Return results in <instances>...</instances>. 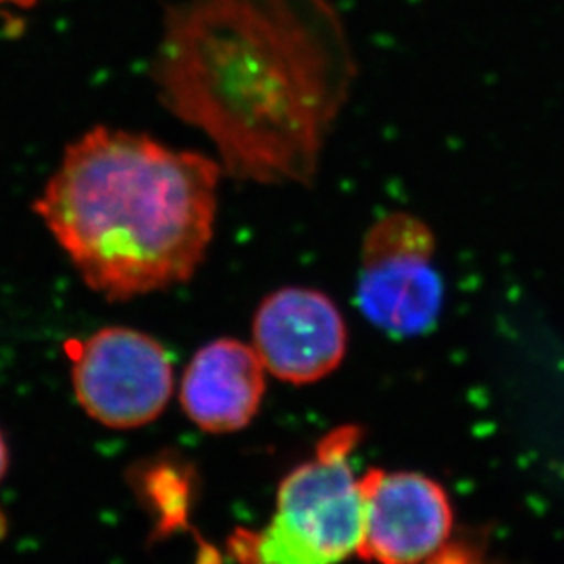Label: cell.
I'll use <instances>...</instances> for the list:
<instances>
[{
    "label": "cell",
    "mask_w": 564,
    "mask_h": 564,
    "mask_svg": "<svg viewBox=\"0 0 564 564\" xmlns=\"http://www.w3.org/2000/svg\"><path fill=\"white\" fill-rule=\"evenodd\" d=\"M436 237L413 213L392 212L365 234L358 301L369 323L394 337L422 336L444 306V282L434 268Z\"/></svg>",
    "instance_id": "4"
},
{
    "label": "cell",
    "mask_w": 564,
    "mask_h": 564,
    "mask_svg": "<svg viewBox=\"0 0 564 564\" xmlns=\"http://www.w3.org/2000/svg\"><path fill=\"white\" fill-rule=\"evenodd\" d=\"M264 375L267 367L253 345L220 337L191 359L180 386V402L204 431H239L261 408L267 391Z\"/></svg>",
    "instance_id": "8"
},
{
    "label": "cell",
    "mask_w": 564,
    "mask_h": 564,
    "mask_svg": "<svg viewBox=\"0 0 564 564\" xmlns=\"http://www.w3.org/2000/svg\"><path fill=\"white\" fill-rule=\"evenodd\" d=\"M11 453L8 440L0 429V484L4 482L6 475L10 471Z\"/></svg>",
    "instance_id": "9"
},
{
    "label": "cell",
    "mask_w": 564,
    "mask_h": 564,
    "mask_svg": "<svg viewBox=\"0 0 564 564\" xmlns=\"http://www.w3.org/2000/svg\"><path fill=\"white\" fill-rule=\"evenodd\" d=\"M251 336L268 372L293 386L323 380L347 354V321L315 288H281L262 299Z\"/></svg>",
    "instance_id": "6"
},
{
    "label": "cell",
    "mask_w": 564,
    "mask_h": 564,
    "mask_svg": "<svg viewBox=\"0 0 564 564\" xmlns=\"http://www.w3.org/2000/svg\"><path fill=\"white\" fill-rule=\"evenodd\" d=\"M433 563L431 564H475L469 557L460 554V552H438V554L434 555Z\"/></svg>",
    "instance_id": "10"
},
{
    "label": "cell",
    "mask_w": 564,
    "mask_h": 564,
    "mask_svg": "<svg viewBox=\"0 0 564 564\" xmlns=\"http://www.w3.org/2000/svg\"><path fill=\"white\" fill-rule=\"evenodd\" d=\"M358 431L339 429L314 460L293 469L278 495L272 522L251 544L256 564H337L358 554L365 491L348 455Z\"/></svg>",
    "instance_id": "3"
},
{
    "label": "cell",
    "mask_w": 564,
    "mask_h": 564,
    "mask_svg": "<svg viewBox=\"0 0 564 564\" xmlns=\"http://www.w3.org/2000/svg\"><path fill=\"white\" fill-rule=\"evenodd\" d=\"M356 76L330 0H174L151 65L163 107L259 185L314 184Z\"/></svg>",
    "instance_id": "1"
},
{
    "label": "cell",
    "mask_w": 564,
    "mask_h": 564,
    "mask_svg": "<svg viewBox=\"0 0 564 564\" xmlns=\"http://www.w3.org/2000/svg\"><path fill=\"white\" fill-rule=\"evenodd\" d=\"M217 160L94 127L66 147L33 209L90 290L129 301L189 281L217 223Z\"/></svg>",
    "instance_id": "2"
},
{
    "label": "cell",
    "mask_w": 564,
    "mask_h": 564,
    "mask_svg": "<svg viewBox=\"0 0 564 564\" xmlns=\"http://www.w3.org/2000/svg\"><path fill=\"white\" fill-rule=\"evenodd\" d=\"M79 408L109 429H137L167 408L173 361L156 337L129 326H105L66 345Z\"/></svg>",
    "instance_id": "5"
},
{
    "label": "cell",
    "mask_w": 564,
    "mask_h": 564,
    "mask_svg": "<svg viewBox=\"0 0 564 564\" xmlns=\"http://www.w3.org/2000/svg\"><path fill=\"white\" fill-rule=\"evenodd\" d=\"M37 0H0V4H13L19 6V8H30V6L35 4Z\"/></svg>",
    "instance_id": "11"
},
{
    "label": "cell",
    "mask_w": 564,
    "mask_h": 564,
    "mask_svg": "<svg viewBox=\"0 0 564 564\" xmlns=\"http://www.w3.org/2000/svg\"><path fill=\"white\" fill-rule=\"evenodd\" d=\"M358 554L380 564H420L442 552L453 527L444 489L419 473L370 471Z\"/></svg>",
    "instance_id": "7"
}]
</instances>
